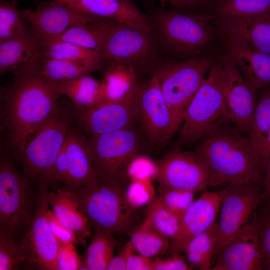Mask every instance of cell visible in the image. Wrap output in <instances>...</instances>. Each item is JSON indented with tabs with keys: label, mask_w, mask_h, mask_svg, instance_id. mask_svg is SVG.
Listing matches in <instances>:
<instances>
[{
	"label": "cell",
	"mask_w": 270,
	"mask_h": 270,
	"mask_svg": "<svg viewBox=\"0 0 270 270\" xmlns=\"http://www.w3.org/2000/svg\"><path fill=\"white\" fill-rule=\"evenodd\" d=\"M58 85L37 72L16 76L1 106L2 128L6 144L18 160L27 141L58 112Z\"/></svg>",
	"instance_id": "cell-1"
},
{
	"label": "cell",
	"mask_w": 270,
	"mask_h": 270,
	"mask_svg": "<svg viewBox=\"0 0 270 270\" xmlns=\"http://www.w3.org/2000/svg\"><path fill=\"white\" fill-rule=\"evenodd\" d=\"M195 152L206 165L212 186L262 180L249 138L233 123L215 130L199 142Z\"/></svg>",
	"instance_id": "cell-2"
},
{
	"label": "cell",
	"mask_w": 270,
	"mask_h": 270,
	"mask_svg": "<svg viewBox=\"0 0 270 270\" xmlns=\"http://www.w3.org/2000/svg\"><path fill=\"white\" fill-rule=\"evenodd\" d=\"M233 123L226 104L220 63L214 64L186 108L178 146L200 142L220 126Z\"/></svg>",
	"instance_id": "cell-3"
},
{
	"label": "cell",
	"mask_w": 270,
	"mask_h": 270,
	"mask_svg": "<svg viewBox=\"0 0 270 270\" xmlns=\"http://www.w3.org/2000/svg\"><path fill=\"white\" fill-rule=\"evenodd\" d=\"M70 188L94 230L114 234L132 226L135 210L126 202L121 185L96 180L84 186Z\"/></svg>",
	"instance_id": "cell-4"
},
{
	"label": "cell",
	"mask_w": 270,
	"mask_h": 270,
	"mask_svg": "<svg viewBox=\"0 0 270 270\" xmlns=\"http://www.w3.org/2000/svg\"><path fill=\"white\" fill-rule=\"evenodd\" d=\"M214 64L211 58H196L163 63L156 72L176 130L183 122L190 102Z\"/></svg>",
	"instance_id": "cell-5"
},
{
	"label": "cell",
	"mask_w": 270,
	"mask_h": 270,
	"mask_svg": "<svg viewBox=\"0 0 270 270\" xmlns=\"http://www.w3.org/2000/svg\"><path fill=\"white\" fill-rule=\"evenodd\" d=\"M210 14H182L162 10L155 16L160 40L178 54H190L208 46L214 39Z\"/></svg>",
	"instance_id": "cell-6"
},
{
	"label": "cell",
	"mask_w": 270,
	"mask_h": 270,
	"mask_svg": "<svg viewBox=\"0 0 270 270\" xmlns=\"http://www.w3.org/2000/svg\"><path fill=\"white\" fill-rule=\"evenodd\" d=\"M70 128L69 120L58 112L30 136L18 160L28 179L46 186Z\"/></svg>",
	"instance_id": "cell-7"
},
{
	"label": "cell",
	"mask_w": 270,
	"mask_h": 270,
	"mask_svg": "<svg viewBox=\"0 0 270 270\" xmlns=\"http://www.w3.org/2000/svg\"><path fill=\"white\" fill-rule=\"evenodd\" d=\"M88 142L97 180L121 185L128 164L138 154L139 139L132 126L92 136Z\"/></svg>",
	"instance_id": "cell-8"
},
{
	"label": "cell",
	"mask_w": 270,
	"mask_h": 270,
	"mask_svg": "<svg viewBox=\"0 0 270 270\" xmlns=\"http://www.w3.org/2000/svg\"><path fill=\"white\" fill-rule=\"evenodd\" d=\"M219 192L220 218L214 259L234 236L258 220L256 212L262 199V193L254 183L229 184Z\"/></svg>",
	"instance_id": "cell-9"
},
{
	"label": "cell",
	"mask_w": 270,
	"mask_h": 270,
	"mask_svg": "<svg viewBox=\"0 0 270 270\" xmlns=\"http://www.w3.org/2000/svg\"><path fill=\"white\" fill-rule=\"evenodd\" d=\"M32 198L28 180L1 154L0 160V231L14 236L30 224Z\"/></svg>",
	"instance_id": "cell-10"
},
{
	"label": "cell",
	"mask_w": 270,
	"mask_h": 270,
	"mask_svg": "<svg viewBox=\"0 0 270 270\" xmlns=\"http://www.w3.org/2000/svg\"><path fill=\"white\" fill-rule=\"evenodd\" d=\"M136 110L137 118L151 142L156 144L166 143L176 130L156 72L146 82L138 85Z\"/></svg>",
	"instance_id": "cell-11"
},
{
	"label": "cell",
	"mask_w": 270,
	"mask_h": 270,
	"mask_svg": "<svg viewBox=\"0 0 270 270\" xmlns=\"http://www.w3.org/2000/svg\"><path fill=\"white\" fill-rule=\"evenodd\" d=\"M158 164L160 186L195 192L212 186L208 170L196 152L174 149Z\"/></svg>",
	"instance_id": "cell-12"
},
{
	"label": "cell",
	"mask_w": 270,
	"mask_h": 270,
	"mask_svg": "<svg viewBox=\"0 0 270 270\" xmlns=\"http://www.w3.org/2000/svg\"><path fill=\"white\" fill-rule=\"evenodd\" d=\"M20 14L30 22L34 38L40 46L76 25L102 19L55 0L42 4L34 10H20Z\"/></svg>",
	"instance_id": "cell-13"
},
{
	"label": "cell",
	"mask_w": 270,
	"mask_h": 270,
	"mask_svg": "<svg viewBox=\"0 0 270 270\" xmlns=\"http://www.w3.org/2000/svg\"><path fill=\"white\" fill-rule=\"evenodd\" d=\"M153 48L150 29L116 22L105 40L101 54L111 64L135 68L148 58Z\"/></svg>",
	"instance_id": "cell-14"
},
{
	"label": "cell",
	"mask_w": 270,
	"mask_h": 270,
	"mask_svg": "<svg viewBox=\"0 0 270 270\" xmlns=\"http://www.w3.org/2000/svg\"><path fill=\"white\" fill-rule=\"evenodd\" d=\"M220 78L226 108L233 124L248 136L257 102V90L226 58L220 62Z\"/></svg>",
	"instance_id": "cell-15"
},
{
	"label": "cell",
	"mask_w": 270,
	"mask_h": 270,
	"mask_svg": "<svg viewBox=\"0 0 270 270\" xmlns=\"http://www.w3.org/2000/svg\"><path fill=\"white\" fill-rule=\"evenodd\" d=\"M48 206L44 190L42 188L32 222L22 243L26 250L28 262L40 270H56V259L60 242L48 222Z\"/></svg>",
	"instance_id": "cell-16"
},
{
	"label": "cell",
	"mask_w": 270,
	"mask_h": 270,
	"mask_svg": "<svg viewBox=\"0 0 270 270\" xmlns=\"http://www.w3.org/2000/svg\"><path fill=\"white\" fill-rule=\"evenodd\" d=\"M257 220L230 240L214 257L210 270H260L266 268Z\"/></svg>",
	"instance_id": "cell-17"
},
{
	"label": "cell",
	"mask_w": 270,
	"mask_h": 270,
	"mask_svg": "<svg viewBox=\"0 0 270 270\" xmlns=\"http://www.w3.org/2000/svg\"><path fill=\"white\" fill-rule=\"evenodd\" d=\"M138 85L122 100L102 102L82 110L79 116L82 126L92 136L108 134L132 126L133 122L137 118Z\"/></svg>",
	"instance_id": "cell-18"
},
{
	"label": "cell",
	"mask_w": 270,
	"mask_h": 270,
	"mask_svg": "<svg viewBox=\"0 0 270 270\" xmlns=\"http://www.w3.org/2000/svg\"><path fill=\"white\" fill-rule=\"evenodd\" d=\"M220 203L219 192H205L194 201L180 218L178 234L170 244L171 254L184 252L190 240L216 222Z\"/></svg>",
	"instance_id": "cell-19"
},
{
	"label": "cell",
	"mask_w": 270,
	"mask_h": 270,
	"mask_svg": "<svg viewBox=\"0 0 270 270\" xmlns=\"http://www.w3.org/2000/svg\"><path fill=\"white\" fill-rule=\"evenodd\" d=\"M40 46L26 32L0 43V74L16 76L37 72L43 57Z\"/></svg>",
	"instance_id": "cell-20"
},
{
	"label": "cell",
	"mask_w": 270,
	"mask_h": 270,
	"mask_svg": "<svg viewBox=\"0 0 270 270\" xmlns=\"http://www.w3.org/2000/svg\"><path fill=\"white\" fill-rule=\"evenodd\" d=\"M86 14L150 29L147 18L131 0H55Z\"/></svg>",
	"instance_id": "cell-21"
},
{
	"label": "cell",
	"mask_w": 270,
	"mask_h": 270,
	"mask_svg": "<svg viewBox=\"0 0 270 270\" xmlns=\"http://www.w3.org/2000/svg\"><path fill=\"white\" fill-rule=\"evenodd\" d=\"M222 22L227 42L270 54V14Z\"/></svg>",
	"instance_id": "cell-22"
},
{
	"label": "cell",
	"mask_w": 270,
	"mask_h": 270,
	"mask_svg": "<svg viewBox=\"0 0 270 270\" xmlns=\"http://www.w3.org/2000/svg\"><path fill=\"white\" fill-rule=\"evenodd\" d=\"M64 146L68 164L66 186L75 188L97 180L89 142L82 133L70 128Z\"/></svg>",
	"instance_id": "cell-23"
},
{
	"label": "cell",
	"mask_w": 270,
	"mask_h": 270,
	"mask_svg": "<svg viewBox=\"0 0 270 270\" xmlns=\"http://www.w3.org/2000/svg\"><path fill=\"white\" fill-rule=\"evenodd\" d=\"M227 58L257 90L270 86V54L227 42Z\"/></svg>",
	"instance_id": "cell-24"
},
{
	"label": "cell",
	"mask_w": 270,
	"mask_h": 270,
	"mask_svg": "<svg viewBox=\"0 0 270 270\" xmlns=\"http://www.w3.org/2000/svg\"><path fill=\"white\" fill-rule=\"evenodd\" d=\"M44 190L48 205L58 220L76 234L78 242H84L91 236V226L70 188Z\"/></svg>",
	"instance_id": "cell-25"
},
{
	"label": "cell",
	"mask_w": 270,
	"mask_h": 270,
	"mask_svg": "<svg viewBox=\"0 0 270 270\" xmlns=\"http://www.w3.org/2000/svg\"><path fill=\"white\" fill-rule=\"evenodd\" d=\"M137 85L136 70L134 66L111 64L100 82L101 102L122 100Z\"/></svg>",
	"instance_id": "cell-26"
},
{
	"label": "cell",
	"mask_w": 270,
	"mask_h": 270,
	"mask_svg": "<svg viewBox=\"0 0 270 270\" xmlns=\"http://www.w3.org/2000/svg\"><path fill=\"white\" fill-rule=\"evenodd\" d=\"M116 22L102 18L92 22L77 24L44 44L52 42L65 41L101 54L105 40Z\"/></svg>",
	"instance_id": "cell-27"
},
{
	"label": "cell",
	"mask_w": 270,
	"mask_h": 270,
	"mask_svg": "<svg viewBox=\"0 0 270 270\" xmlns=\"http://www.w3.org/2000/svg\"><path fill=\"white\" fill-rule=\"evenodd\" d=\"M44 58L38 72L44 78L57 85L88 74L100 66L82 62Z\"/></svg>",
	"instance_id": "cell-28"
},
{
	"label": "cell",
	"mask_w": 270,
	"mask_h": 270,
	"mask_svg": "<svg viewBox=\"0 0 270 270\" xmlns=\"http://www.w3.org/2000/svg\"><path fill=\"white\" fill-rule=\"evenodd\" d=\"M60 95L68 97L78 109L84 110L101 102L100 82L85 74L58 84Z\"/></svg>",
	"instance_id": "cell-29"
},
{
	"label": "cell",
	"mask_w": 270,
	"mask_h": 270,
	"mask_svg": "<svg viewBox=\"0 0 270 270\" xmlns=\"http://www.w3.org/2000/svg\"><path fill=\"white\" fill-rule=\"evenodd\" d=\"M218 222L193 238L187 244L184 252L188 264L200 270H210L217 240Z\"/></svg>",
	"instance_id": "cell-30"
},
{
	"label": "cell",
	"mask_w": 270,
	"mask_h": 270,
	"mask_svg": "<svg viewBox=\"0 0 270 270\" xmlns=\"http://www.w3.org/2000/svg\"><path fill=\"white\" fill-rule=\"evenodd\" d=\"M128 234L135 250L145 256L157 257L169 250V239L158 232L145 219L140 225L132 229Z\"/></svg>",
	"instance_id": "cell-31"
},
{
	"label": "cell",
	"mask_w": 270,
	"mask_h": 270,
	"mask_svg": "<svg viewBox=\"0 0 270 270\" xmlns=\"http://www.w3.org/2000/svg\"><path fill=\"white\" fill-rule=\"evenodd\" d=\"M214 12L222 21L270 14V0H216Z\"/></svg>",
	"instance_id": "cell-32"
},
{
	"label": "cell",
	"mask_w": 270,
	"mask_h": 270,
	"mask_svg": "<svg viewBox=\"0 0 270 270\" xmlns=\"http://www.w3.org/2000/svg\"><path fill=\"white\" fill-rule=\"evenodd\" d=\"M114 234L94 230L83 260L88 270H108L116 246Z\"/></svg>",
	"instance_id": "cell-33"
},
{
	"label": "cell",
	"mask_w": 270,
	"mask_h": 270,
	"mask_svg": "<svg viewBox=\"0 0 270 270\" xmlns=\"http://www.w3.org/2000/svg\"><path fill=\"white\" fill-rule=\"evenodd\" d=\"M42 46L43 56L46 58L82 62L99 66L104 60L100 52L68 42H52Z\"/></svg>",
	"instance_id": "cell-34"
},
{
	"label": "cell",
	"mask_w": 270,
	"mask_h": 270,
	"mask_svg": "<svg viewBox=\"0 0 270 270\" xmlns=\"http://www.w3.org/2000/svg\"><path fill=\"white\" fill-rule=\"evenodd\" d=\"M270 129V86L262 90L250 121L248 136L254 156Z\"/></svg>",
	"instance_id": "cell-35"
},
{
	"label": "cell",
	"mask_w": 270,
	"mask_h": 270,
	"mask_svg": "<svg viewBox=\"0 0 270 270\" xmlns=\"http://www.w3.org/2000/svg\"><path fill=\"white\" fill-rule=\"evenodd\" d=\"M145 220L171 240L176 238L180 230V218L166 208L158 197L148 205Z\"/></svg>",
	"instance_id": "cell-36"
},
{
	"label": "cell",
	"mask_w": 270,
	"mask_h": 270,
	"mask_svg": "<svg viewBox=\"0 0 270 270\" xmlns=\"http://www.w3.org/2000/svg\"><path fill=\"white\" fill-rule=\"evenodd\" d=\"M26 262L27 254L22 243L0 231V270H18Z\"/></svg>",
	"instance_id": "cell-37"
},
{
	"label": "cell",
	"mask_w": 270,
	"mask_h": 270,
	"mask_svg": "<svg viewBox=\"0 0 270 270\" xmlns=\"http://www.w3.org/2000/svg\"><path fill=\"white\" fill-rule=\"evenodd\" d=\"M16 2H2L0 6V43L26 32Z\"/></svg>",
	"instance_id": "cell-38"
},
{
	"label": "cell",
	"mask_w": 270,
	"mask_h": 270,
	"mask_svg": "<svg viewBox=\"0 0 270 270\" xmlns=\"http://www.w3.org/2000/svg\"><path fill=\"white\" fill-rule=\"evenodd\" d=\"M195 192L160 186L158 198L180 218L194 202Z\"/></svg>",
	"instance_id": "cell-39"
},
{
	"label": "cell",
	"mask_w": 270,
	"mask_h": 270,
	"mask_svg": "<svg viewBox=\"0 0 270 270\" xmlns=\"http://www.w3.org/2000/svg\"><path fill=\"white\" fill-rule=\"evenodd\" d=\"M160 172L158 162L150 157L138 154L128 164L126 170V178L130 181L157 180Z\"/></svg>",
	"instance_id": "cell-40"
},
{
	"label": "cell",
	"mask_w": 270,
	"mask_h": 270,
	"mask_svg": "<svg viewBox=\"0 0 270 270\" xmlns=\"http://www.w3.org/2000/svg\"><path fill=\"white\" fill-rule=\"evenodd\" d=\"M124 195L128 204L135 210L148 205L156 197L152 181L150 180L130 181Z\"/></svg>",
	"instance_id": "cell-41"
},
{
	"label": "cell",
	"mask_w": 270,
	"mask_h": 270,
	"mask_svg": "<svg viewBox=\"0 0 270 270\" xmlns=\"http://www.w3.org/2000/svg\"><path fill=\"white\" fill-rule=\"evenodd\" d=\"M74 245L60 244L56 259V270H79L82 260Z\"/></svg>",
	"instance_id": "cell-42"
},
{
	"label": "cell",
	"mask_w": 270,
	"mask_h": 270,
	"mask_svg": "<svg viewBox=\"0 0 270 270\" xmlns=\"http://www.w3.org/2000/svg\"><path fill=\"white\" fill-rule=\"evenodd\" d=\"M46 216L50 228L60 244H76L78 242L76 234L58 220L49 206L47 210Z\"/></svg>",
	"instance_id": "cell-43"
},
{
	"label": "cell",
	"mask_w": 270,
	"mask_h": 270,
	"mask_svg": "<svg viewBox=\"0 0 270 270\" xmlns=\"http://www.w3.org/2000/svg\"><path fill=\"white\" fill-rule=\"evenodd\" d=\"M68 181V160L66 152L63 146L52 167L48 184L56 182L64 183L67 186Z\"/></svg>",
	"instance_id": "cell-44"
},
{
	"label": "cell",
	"mask_w": 270,
	"mask_h": 270,
	"mask_svg": "<svg viewBox=\"0 0 270 270\" xmlns=\"http://www.w3.org/2000/svg\"><path fill=\"white\" fill-rule=\"evenodd\" d=\"M192 268L180 254H172L166 258L156 257L154 260L153 270H190Z\"/></svg>",
	"instance_id": "cell-45"
},
{
	"label": "cell",
	"mask_w": 270,
	"mask_h": 270,
	"mask_svg": "<svg viewBox=\"0 0 270 270\" xmlns=\"http://www.w3.org/2000/svg\"><path fill=\"white\" fill-rule=\"evenodd\" d=\"M259 238L266 268L270 262V213L260 222Z\"/></svg>",
	"instance_id": "cell-46"
},
{
	"label": "cell",
	"mask_w": 270,
	"mask_h": 270,
	"mask_svg": "<svg viewBox=\"0 0 270 270\" xmlns=\"http://www.w3.org/2000/svg\"><path fill=\"white\" fill-rule=\"evenodd\" d=\"M134 248L130 240L112 259L108 270H126V262L130 255L134 252Z\"/></svg>",
	"instance_id": "cell-47"
},
{
	"label": "cell",
	"mask_w": 270,
	"mask_h": 270,
	"mask_svg": "<svg viewBox=\"0 0 270 270\" xmlns=\"http://www.w3.org/2000/svg\"><path fill=\"white\" fill-rule=\"evenodd\" d=\"M154 260L140 254L132 252L126 262V270H153Z\"/></svg>",
	"instance_id": "cell-48"
},
{
	"label": "cell",
	"mask_w": 270,
	"mask_h": 270,
	"mask_svg": "<svg viewBox=\"0 0 270 270\" xmlns=\"http://www.w3.org/2000/svg\"><path fill=\"white\" fill-rule=\"evenodd\" d=\"M270 157V129L256 154L258 170L262 179L265 166Z\"/></svg>",
	"instance_id": "cell-49"
},
{
	"label": "cell",
	"mask_w": 270,
	"mask_h": 270,
	"mask_svg": "<svg viewBox=\"0 0 270 270\" xmlns=\"http://www.w3.org/2000/svg\"><path fill=\"white\" fill-rule=\"evenodd\" d=\"M262 179L264 191L262 193V199L264 198L270 199V157L265 166Z\"/></svg>",
	"instance_id": "cell-50"
},
{
	"label": "cell",
	"mask_w": 270,
	"mask_h": 270,
	"mask_svg": "<svg viewBox=\"0 0 270 270\" xmlns=\"http://www.w3.org/2000/svg\"><path fill=\"white\" fill-rule=\"evenodd\" d=\"M209 0H176L174 6L178 8L186 9L200 6Z\"/></svg>",
	"instance_id": "cell-51"
},
{
	"label": "cell",
	"mask_w": 270,
	"mask_h": 270,
	"mask_svg": "<svg viewBox=\"0 0 270 270\" xmlns=\"http://www.w3.org/2000/svg\"><path fill=\"white\" fill-rule=\"evenodd\" d=\"M162 4H170L172 6L175 5L176 0H160Z\"/></svg>",
	"instance_id": "cell-52"
},
{
	"label": "cell",
	"mask_w": 270,
	"mask_h": 270,
	"mask_svg": "<svg viewBox=\"0 0 270 270\" xmlns=\"http://www.w3.org/2000/svg\"><path fill=\"white\" fill-rule=\"evenodd\" d=\"M266 268L270 270V262L268 264Z\"/></svg>",
	"instance_id": "cell-53"
},
{
	"label": "cell",
	"mask_w": 270,
	"mask_h": 270,
	"mask_svg": "<svg viewBox=\"0 0 270 270\" xmlns=\"http://www.w3.org/2000/svg\"></svg>",
	"instance_id": "cell-54"
}]
</instances>
